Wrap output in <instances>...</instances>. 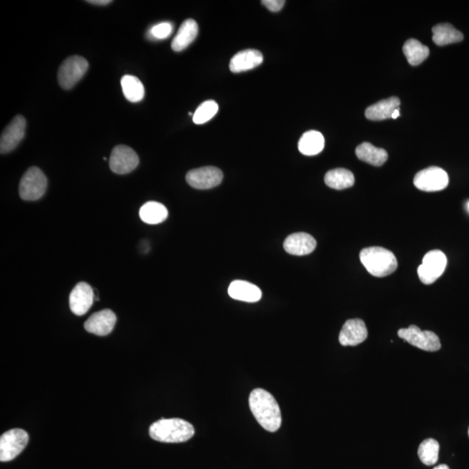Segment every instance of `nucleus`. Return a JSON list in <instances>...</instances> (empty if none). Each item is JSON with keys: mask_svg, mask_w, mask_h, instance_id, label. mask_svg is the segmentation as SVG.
Here are the masks:
<instances>
[{"mask_svg": "<svg viewBox=\"0 0 469 469\" xmlns=\"http://www.w3.org/2000/svg\"><path fill=\"white\" fill-rule=\"evenodd\" d=\"M440 445L436 440L429 438L421 443L418 449V456L423 464L432 466L438 461Z\"/></svg>", "mask_w": 469, "mask_h": 469, "instance_id": "cd10ccee", "label": "nucleus"}, {"mask_svg": "<svg viewBox=\"0 0 469 469\" xmlns=\"http://www.w3.org/2000/svg\"><path fill=\"white\" fill-rule=\"evenodd\" d=\"M26 119L21 115H17L10 124L3 129L0 138V152L7 154L13 152L26 134Z\"/></svg>", "mask_w": 469, "mask_h": 469, "instance_id": "f8f14e48", "label": "nucleus"}, {"mask_svg": "<svg viewBox=\"0 0 469 469\" xmlns=\"http://www.w3.org/2000/svg\"><path fill=\"white\" fill-rule=\"evenodd\" d=\"M47 189V178L38 167H31L23 175L19 183V196L23 200L36 201Z\"/></svg>", "mask_w": 469, "mask_h": 469, "instance_id": "39448f33", "label": "nucleus"}, {"mask_svg": "<svg viewBox=\"0 0 469 469\" xmlns=\"http://www.w3.org/2000/svg\"><path fill=\"white\" fill-rule=\"evenodd\" d=\"M150 436L157 442L166 443H185L195 435L190 422L178 418L161 419L149 429Z\"/></svg>", "mask_w": 469, "mask_h": 469, "instance_id": "f03ea898", "label": "nucleus"}, {"mask_svg": "<svg viewBox=\"0 0 469 469\" xmlns=\"http://www.w3.org/2000/svg\"><path fill=\"white\" fill-rule=\"evenodd\" d=\"M223 174L218 168L206 166L191 170L186 175V181L198 190H209L222 183Z\"/></svg>", "mask_w": 469, "mask_h": 469, "instance_id": "9d476101", "label": "nucleus"}, {"mask_svg": "<svg viewBox=\"0 0 469 469\" xmlns=\"http://www.w3.org/2000/svg\"><path fill=\"white\" fill-rule=\"evenodd\" d=\"M139 216L143 222L157 225L167 218L168 211L166 206L160 202H148L140 209Z\"/></svg>", "mask_w": 469, "mask_h": 469, "instance_id": "393cba45", "label": "nucleus"}, {"mask_svg": "<svg viewBox=\"0 0 469 469\" xmlns=\"http://www.w3.org/2000/svg\"><path fill=\"white\" fill-rule=\"evenodd\" d=\"M357 157L363 162L374 166H381L388 160L386 150L371 145L370 143H363L356 150Z\"/></svg>", "mask_w": 469, "mask_h": 469, "instance_id": "412c9836", "label": "nucleus"}, {"mask_svg": "<svg viewBox=\"0 0 469 469\" xmlns=\"http://www.w3.org/2000/svg\"><path fill=\"white\" fill-rule=\"evenodd\" d=\"M262 3L271 12L276 13L283 9L285 1V0H264Z\"/></svg>", "mask_w": 469, "mask_h": 469, "instance_id": "7c9ffc66", "label": "nucleus"}, {"mask_svg": "<svg viewBox=\"0 0 469 469\" xmlns=\"http://www.w3.org/2000/svg\"><path fill=\"white\" fill-rule=\"evenodd\" d=\"M121 86L125 99L132 103H138L145 97V87L139 79L125 75L121 79Z\"/></svg>", "mask_w": 469, "mask_h": 469, "instance_id": "a878e982", "label": "nucleus"}, {"mask_svg": "<svg viewBox=\"0 0 469 469\" xmlns=\"http://www.w3.org/2000/svg\"><path fill=\"white\" fill-rule=\"evenodd\" d=\"M367 337L365 323L360 319L346 321L339 335V342L342 346H356L362 344Z\"/></svg>", "mask_w": 469, "mask_h": 469, "instance_id": "2eb2a0df", "label": "nucleus"}, {"mask_svg": "<svg viewBox=\"0 0 469 469\" xmlns=\"http://www.w3.org/2000/svg\"><path fill=\"white\" fill-rule=\"evenodd\" d=\"M324 182L328 187L341 191L352 187L355 184V177L351 170L339 168L328 171Z\"/></svg>", "mask_w": 469, "mask_h": 469, "instance_id": "b1692460", "label": "nucleus"}, {"mask_svg": "<svg viewBox=\"0 0 469 469\" xmlns=\"http://www.w3.org/2000/svg\"><path fill=\"white\" fill-rule=\"evenodd\" d=\"M434 469H450L449 466L445 464H440L438 465V466H436V468H434Z\"/></svg>", "mask_w": 469, "mask_h": 469, "instance_id": "72a5a7b5", "label": "nucleus"}, {"mask_svg": "<svg viewBox=\"0 0 469 469\" xmlns=\"http://www.w3.org/2000/svg\"><path fill=\"white\" fill-rule=\"evenodd\" d=\"M316 247V239L311 234L303 232L290 234L283 244L287 253L293 255H309L312 253Z\"/></svg>", "mask_w": 469, "mask_h": 469, "instance_id": "dca6fc26", "label": "nucleus"}, {"mask_svg": "<svg viewBox=\"0 0 469 469\" xmlns=\"http://www.w3.org/2000/svg\"><path fill=\"white\" fill-rule=\"evenodd\" d=\"M468 211H469V202H468Z\"/></svg>", "mask_w": 469, "mask_h": 469, "instance_id": "f704fd0d", "label": "nucleus"}, {"mask_svg": "<svg viewBox=\"0 0 469 469\" xmlns=\"http://www.w3.org/2000/svg\"><path fill=\"white\" fill-rule=\"evenodd\" d=\"M264 62V56L257 50L241 51L237 52L230 63V70L234 73H239L257 67Z\"/></svg>", "mask_w": 469, "mask_h": 469, "instance_id": "f3484780", "label": "nucleus"}, {"mask_svg": "<svg viewBox=\"0 0 469 469\" xmlns=\"http://www.w3.org/2000/svg\"><path fill=\"white\" fill-rule=\"evenodd\" d=\"M138 154L131 147L118 145L111 154L109 164L111 170L116 174H127L138 167Z\"/></svg>", "mask_w": 469, "mask_h": 469, "instance_id": "9b49d317", "label": "nucleus"}, {"mask_svg": "<svg viewBox=\"0 0 469 469\" xmlns=\"http://www.w3.org/2000/svg\"><path fill=\"white\" fill-rule=\"evenodd\" d=\"M198 34V23L194 19L184 21L178 30L176 37L173 38L171 48L175 51H182L186 49L196 40Z\"/></svg>", "mask_w": 469, "mask_h": 469, "instance_id": "aec40b11", "label": "nucleus"}, {"mask_svg": "<svg viewBox=\"0 0 469 469\" xmlns=\"http://www.w3.org/2000/svg\"><path fill=\"white\" fill-rule=\"evenodd\" d=\"M446 266L447 257L443 251H429L423 257L422 264L418 269L419 278L424 285H432L445 271Z\"/></svg>", "mask_w": 469, "mask_h": 469, "instance_id": "6e6552de", "label": "nucleus"}, {"mask_svg": "<svg viewBox=\"0 0 469 469\" xmlns=\"http://www.w3.org/2000/svg\"><path fill=\"white\" fill-rule=\"evenodd\" d=\"M87 2L97 6H106L111 3V0H89Z\"/></svg>", "mask_w": 469, "mask_h": 469, "instance_id": "2f4dec72", "label": "nucleus"}, {"mask_svg": "<svg viewBox=\"0 0 469 469\" xmlns=\"http://www.w3.org/2000/svg\"><path fill=\"white\" fill-rule=\"evenodd\" d=\"M173 31V24L164 22L156 24L150 31V35L156 40H164L170 36Z\"/></svg>", "mask_w": 469, "mask_h": 469, "instance_id": "c756f323", "label": "nucleus"}, {"mask_svg": "<svg viewBox=\"0 0 469 469\" xmlns=\"http://www.w3.org/2000/svg\"><path fill=\"white\" fill-rule=\"evenodd\" d=\"M468 435H469V429H468Z\"/></svg>", "mask_w": 469, "mask_h": 469, "instance_id": "c9c22d12", "label": "nucleus"}, {"mask_svg": "<svg viewBox=\"0 0 469 469\" xmlns=\"http://www.w3.org/2000/svg\"><path fill=\"white\" fill-rule=\"evenodd\" d=\"M29 436L21 429H13L3 433L0 437V461L2 463L13 461L26 449Z\"/></svg>", "mask_w": 469, "mask_h": 469, "instance_id": "423d86ee", "label": "nucleus"}, {"mask_svg": "<svg viewBox=\"0 0 469 469\" xmlns=\"http://www.w3.org/2000/svg\"><path fill=\"white\" fill-rule=\"evenodd\" d=\"M433 41L439 47L463 40V34L450 24H439L433 27Z\"/></svg>", "mask_w": 469, "mask_h": 469, "instance_id": "5701e85b", "label": "nucleus"}, {"mask_svg": "<svg viewBox=\"0 0 469 469\" xmlns=\"http://www.w3.org/2000/svg\"><path fill=\"white\" fill-rule=\"evenodd\" d=\"M401 101L397 97L379 101L376 104L367 107L365 117L369 120L381 121L392 118L394 111L400 107Z\"/></svg>", "mask_w": 469, "mask_h": 469, "instance_id": "6ab92c4d", "label": "nucleus"}, {"mask_svg": "<svg viewBox=\"0 0 469 469\" xmlns=\"http://www.w3.org/2000/svg\"><path fill=\"white\" fill-rule=\"evenodd\" d=\"M360 260L371 275L384 278L397 271V259L390 251L381 247L363 248L360 253Z\"/></svg>", "mask_w": 469, "mask_h": 469, "instance_id": "7ed1b4c3", "label": "nucleus"}, {"mask_svg": "<svg viewBox=\"0 0 469 469\" xmlns=\"http://www.w3.org/2000/svg\"><path fill=\"white\" fill-rule=\"evenodd\" d=\"M116 315L111 310H103L94 313L85 323V328L89 333L100 337L109 335L116 324Z\"/></svg>", "mask_w": 469, "mask_h": 469, "instance_id": "4468645a", "label": "nucleus"}, {"mask_svg": "<svg viewBox=\"0 0 469 469\" xmlns=\"http://www.w3.org/2000/svg\"><path fill=\"white\" fill-rule=\"evenodd\" d=\"M228 293L232 299L246 303H257L262 299V292L257 286L241 280L230 283Z\"/></svg>", "mask_w": 469, "mask_h": 469, "instance_id": "a211bd4d", "label": "nucleus"}, {"mask_svg": "<svg viewBox=\"0 0 469 469\" xmlns=\"http://www.w3.org/2000/svg\"><path fill=\"white\" fill-rule=\"evenodd\" d=\"M89 64L81 56H72L59 66L58 81L63 89L73 88L85 76Z\"/></svg>", "mask_w": 469, "mask_h": 469, "instance_id": "20e7f679", "label": "nucleus"}, {"mask_svg": "<svg viewBox=\"0 0 469 469\" xmlns=\"http://www.w3.org/2000/svg\"><path fill=\"white\" fill-rule=\"evenodd\" d=\"M399 110H400V109H399V108H398V109H397L394 111L393 114H392V118L395 119V118H397L399 116H400V113H399Z\"/></svg>", "mask_w": 469, "mask_h": 469, "instance_id": "473e14b6", "label": "nucleus"}, {"mask_svg": "<svg viewBox=\"0 0 469 469\" xmlns=\"http://www.w3.org/2000/svg\"><path fill=\"white\" fill-rule=\"evenodd\" d=\"M252 414L259 424L269 432H276L282 425V414L278 402L271 393L255 388L248 398Z\"/></svg>", "mask_w": 469, "mask_h": 469, "instance_id": "f257e3e1", "label": "nucleus"}, {"mask_svg": "<svg viewBox=\"0 0 469 469\" xmlns=\"http://www.w3.org/2000/svg\"><path fill=\"white\" fill-rule=\"evenodd\" d=\"M398 337L408 342L409 344L424 351H438L442 347L438 335L432 331H422L415 325H411L407 328L399 330Z\"/></svg>", "mask_w": 469, "mask_h": 469, "instance_id": "0eeeda50", "label": "nucleus"}, {"mask_svg": "<svg viewBox=\"0 0 469 469\" xmlns=\"http://www.w3.org/2000/svg\"><path fill=\"white\" fill-rule=\"evenodd\" d=\"M449 181V175L442 168L429 167L415 175L414 184L420 191L434 192L446 189Z\"/></svg>", "mask_w": 469, "mask_h": 469, "instance_id": "1a4fd4ad", "label": "nucleus"}, {"mask_svg": "<svg viewBox=\"0 0 469 469\" xmlns=\"http://www.w3.org/2000/svg\"><path fill=\"white\" fill-rule=\"evenodd\" d=\"M404 52L407 61L413 66L419 65L429 55V49L421 42L411 38L404 45Z\"/></svg>", "mask_w": 469, "mask_h": 469, "instance_id": "bb28decb", "label": "nucleus"}, {"mask_svg": "<svg viewBox=\"0 0 469 469\" xmlns=\"http://www.w3.org/2000/svg\"><path fill=\"white\" fill-rule=\"evenodd\" d=\"M95 296L92 287L86 283H79L70 295V309L76 316H84L93 306Z\"/></svg>", "mask_w": 469, "mask_h": 469, "instance_id": "ddd939ff", "label": "nucleus"}, {"mask_svg": "<svg viewBox=\"0 0 469 469\" xmlns=\"http://www.w3.org/2000/svg\"><path fill=\"white\" fill-rule=\"evenodd\" d=\"M325 139L321 132L310 131L304 133L299 140V152L305 156H315L323 152Z\"/></svg>", "mask_w": 469, "mask_h": 469, "instance_id": "4be33fe9", "label": "nucleus"}, {"mask_svg": "<svg viewBox=\"0 0 469 469\" xmlns=\"http://www.w3.org/2000/svg\"><path fill=\"white\" fill-rule=\"evenodd\" d=\"M218 104L213 100L205 101L198 107L193 114V122L196 125L205 124L218 113Z\"/></svg>", "mask_w": 469, "mask_h": 469, "instance_id": "c85d7f7f", "label": "nucleus"}]
</instances>
